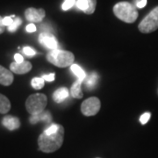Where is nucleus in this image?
<instances>
[{
    "instance_id": "7",
    "label": "nucleus",
    "mask_w": 158,
    "mask_h": 158,
    "mask_svg": "<svg viewBox=\"0 0 158 158\" xmlns=\"http://www.w3.org/2000/svg\"><path fill=\"white\" fill-rule=\"evenodd\" d=\"M39 41L41 45L46 48H48L50 50L56 49L58 47V42L56 37L49 32H42L40 34Z\"/></svg>"
},
{
    "instance_id": "6",
    "label": "nucleus",
    "mask_w": 158,
    "mask_h": 158,
    "mask_svg": "<svg viewBox=\"0 0 158 158\" xmlns=\"http://www.w3.org/2000/svg\"><path fill=\"white\" fill-rule=\"evenodd\" d=\"M100 106V100L96 97H91L82 103L81 111L85 116H93L98 113Z\"/></svg>"
},
{
    "instance_id": "21",
    "label": "nucleus",
    "mask_w": 158,
    "mask_h": 158,
    "mask_svg": "<svg viewBox=\"0 0 158 158\" xmlns=\"http://www.w3.org/2000/svg\"><path fill=\"white\" fill-rule=\"evenodd\" d=\"M76 3L77 0H64L62 5V9L63 11H68L76 5Z\"/></svg>"
},
{
    "instance_id": "24",
    "label": "nucleus",
    "mask_w": 158,
    "mask_h": 158,
    "mask_svg": "<svg viewBox=\"0 0 158 158\" xmlns=\"http://www.w3.org/2000/svg\"><path fill=\"white\" fill-rule=\"evenodd\" d=\"M149 118H150V113H143V114L141 116V118H140V121H141V124L144 125V124H146L148 121L149 120Z\"/></svg>"
},
{
    "instance_id": "3",
    "label": "nucleus",
    "mask_w": 158,
    "mask_h": 158,
    "mask_svg": "<svg viewBox=\"0 0 158 158\" xmlns=\"http://www.w3.org/2000/svg\"><path fill=\"white\" fill-rule=\"evenodd\" d=\"M113 12L118 19L126 23H133L138 18L135 6L128 2H119L113 7Z\"/></svg>"
},
{
    "instance_id": "12",
    "label": "nucleus",
    "mask_w": 158,
    "mask_h": 158,
    "mask_svg": "<svg viewBox=\"0 0 158 158\" xmlns=\"http://www.w3.org/2000/svg\"><path fill=\"white\" fill-rule=\"evenodd\" d=\"M31 124H36L39 121H44L46 123H50L52 121V114L48 111H43L41 113L31 115L29 118Z\"/></svg>"
},
{
    "instance_id": "4",
    "label": "nucleus",
    "mask_w": 158,
    "mask_h": 158,
    "mask_svg": "<svg viewBox=\"0 0 158 158\" xmlns=\"http://www.w3.org/2000/svg\"><path fill=\"white\" fill-rule=\"evenodd\" d=\"M48 104V98L42 93L32 94L26 101V108L31 115L37 114L44 111Z\"/></svg>"
},
{
    "instance_id": "9",
    "label": "nucleus",
    "mask_w": 158,
    "mask_h": 158,
    "mask_svg": "<svg viewBox=\"0 0 158 158\" xmlns=\"http://www.w3.org/2000/svg\"><path fill=\"white\" fill-rule=\"evenodd\" d=\"M76 6L86 14H92L97 6V0H77Z\"/></svg>"
},
{
    "instance_id": "30",
    "label": "nucleus",
    "mask_w": 158,
    "mask_h": 158,
    "mask_svg": "<svg viewBox=\"0 0 158 158\" xmlns=\"http://www.w3.org/2000/svg\"><path fill=\"white\" fill-rule=\"evenodd\" d=\"M5 29H6V26L3 23V18L0 16V34L5 32Z\"/></svg>"
},
{
    "instance_id": "13",
    "label": "nucleus",
    "mask_w": 158,
    "mask_h": 158,
    "mask_svg": "<svg viewBox=\"0 0 158 158\" xmlns=\"http://www.w3.org/2000/svg\"><path fill=\"white\" fill-rule=\"evenodd\" d=\"M13 75L11 70L0 65V85L9 86L13 82Z\"/></svg>"
},
{
    "instance_id": "15",
    "label": "nucleus",
    "mask_w": 158,
    "mask_h": 158,
    "mask_svg": "<svg viewBox=\"0 0 158 158\" xmlns=\"http://www.w3.org/2000/svg\"><path fill=\"white\" fill-rule=\"evenodd\" d=\"M81 85H82V82H80V81L77 80L71 86L70 94H71V96L73 97V98H83V92H82V89H81Z\"/></svg>"
},
{
    "instance_id": "26",
    "label": "nucleus",
    "mask_w": 158,
    "mask_h": 158,
    "mask_svg": "<svg viewBox=\"0 0 158 158\" xmlns=\"http://www.w3.org/2000/svg\"><path fill=\"white\" fill-rule=\"evenodd\" d=\"M55 77H56V75L54 73H51L48 74V75H44L42 78L46 80V81H48V82H52V81L55 80Z\"/></svg>"
},
{
    "instance_id": "2",
    "label": "nucleus",
    "mask_w": 158,
    "mask_h": 158,
    "mask_svg": "<svg viewBox=\"0 0 158 158\" xmlns=\"http://www.w3.org/2000/svg\"><path fill=\"white\" fill-rule=\"evenodd\" d=\"M47 59L52 64L56 65L59 68H66L73 64L75 56L69 51L61 50L56 48L50 50L48 53Z\"/></svg>"
},
{
    "instance_id": "29",
    "label": "nucleus",
    "mask_w": 158,
    "mask_h": 158,
    "mask_svg": "<svg viewBox=\"0 0 158 158\" xmlns=\"http://www.w3.org/2000/svg\"><path fill=\"white\" fill-rule=\"evenodd\" d=\"M14 60H15V62H24V58L21 55H19V54H16L15 56H14Z\"/></svg>"
},
{
    "instance_id": "16",
    "label": "nucleus",
    "mask_w": 158,
    "mask_h": 158,
    "mask_svg": "<svg viewBox=\"0 0 158 158\" xmlns=\"http://www.w3.org/2000/svg\"><path fill=\"white\" fill-rule=\"evenodd\" d=\"M11 109V102L6 96L0 94V113H8Z\"/></svg>"
},
{
    "instance_id": "20",
    "label": "nucleus",
    "mask_w": 158,
    "mask_h": 158,
    "mask_svg": "<svg viewBox=\"0 0 158 158\" xmlns=\"http://www.w3.org/2000/svg\"><path fill=\"white\" fill-rule=\"evenodd\" d=\"M21 24H22L21 19H20V18H15V19H13V22L11 23V26H9V27H7V29H8L9 32L14 33V32L19 27V26H20Z\"/></svg>"
},
{
    "instance_id": "19",
    "label": "nucleus",
    "mask_w": 158,
    "mask_h": 158,
    "mask_svg": "<svg viewBox=\"0 0 158 158\" xmlns=\"http://www.w3.org/2000/svg\"><path fill=\"white\" fill-rule=\"evenodd\" d=\"M44 81L45 80L42 77H34V78L32 79L31 85L35 90H40L44 86Z\"/></svg>"
},
{
    "instance_id": "11",
    "label": "nucleus",
    "mask_w": 158,
    "mask_h": 158,
    "mask_svg": "<svg viewBox=\"0 0 158 158\" xmlns=\"http://www.w3.org/2000/svg\"><path fill=\"white\" fill-rule=\"evenodd\" d=\"M2 124L8 130L13 131V130L19 128L20 121H19V119L17 117L11 116V115H6V117L3 118V120H2Z\"/></svg>"
},
{
    "instance_id": "25",
    "label": "nucleus",
    "mask_w": 158,
    "mask_h": 158,
    "mask_svg": "<svg viewBox=\"0 0 158 158\" xmlns=\"http://www.w3.org/2000/svg\"><path fill=\"white\" fill-rule=\"evenodd\" d=\"M12 22H13V18H11V16H7V17L3 18V23L7 27L9 26H11Z\"/></svg>"
},
{
    "instance_id": "10",
    "label": "nucleus",
    "mask_w": 158,
    "mask_h": 158,
    "mask_svg": "<svg viewBox=\"0 0 158 158\" xmlns=\"http://www.w3.org/2000/svg\"><path fill=\"white\" fill-rule=\"evenodd\" d=\"M10 69L13 73L22 75V74L27 73L32 69V64L27 61H24L22 62H11L10 65Z\"/></svg>"
},
{
    "instance_id": "14",
    "label": "nucleus",
    "mask_w": 158,
    "mask_h": 158,
    "mask_svg": "<svg viewBox=\"0 0 158 158\" xmlns=\"http://www.w3.org/2000/svg\"><path fill=\"white\" fill-rule=\"evenodd\" d=\"M69 95V90L65 87H62V88H59L57 89L54 94H53V99L56 103H62L63 102Z\"/></svg>"
},
{
    "instance_id": "27",
    "label": "nucleus",
    "mask_w": 158,
    "mask_h": 158,
    "mask_svg": "<svg viewBox=\"0 0 158 158\" xmlns=\"http://www.w3.org/2000/svg\"><path fill=\"white\" fill-rule=\"evenodd\" d=\"M26 30H27V32H28V33H34V32L36 31V27H35V25H34V24H33V23H30L29 25L27 26Z\"/></svg>"
},
{
    "instance_id": "18",
    "label": "nucleus",
    "mask_w": 158,
    "mask_h": 158,
    "mask_svg": "<svg viewBox=\"0 0 158 158\" xmlns=\"http://www.w3.org/2000/svg\"><path fill=\"white\" fill-rule=\"evenodd\" d=\"M98 76L96 72H92L89 76V77L87 78L86 81V87L88 89H92L94 88V86L97 85V82H98Z\"/></svg>"
},
{
    "instance_id": "28",
    "label": "nucleus",
    "mask_w": 158,
    "mask_h": 158,
    "mask_svg": "<svg viewBox=\"0 0 158 158\" xmlns=\"http://www.w3.org/2000/svg\"><path fill=\"white\" fill-rule=\"evenodd\" d=\"M146 5H147V0H139L136 3V6L138 8H143V7H145Z\"/></svg>"
},
{
    "instance_id": "5",
    "label": "nucleus",
    "mask_w": 158,
    "mask_h": 158,
    "mask_svg": "<svg viewBox=\"0 0 158 158\" xmlns=\"http://www.w3.org/2000/svg\"><path fill=\"white\" fill-rule=\"evenodd\" d=\"M158 29V6L153 9L139 25V30L143 34H149Z\"/></svg>"
},
{
    "instance_id": "22",
    "label": "nucleus",
    "mask_w": 158,
    "mask_h": 158,
    "mask_svg": "<svg viewBox=\"0 0 158 158\" xmlns=\"http://www.w3.org/2000/svg\"><path fill=\"white\" fill-rule=\"evenodd\" d=\"M59 127H60V125L52 124L50 127H48V128H47L43 133H45L46 135H52V134H54V133H56V132L58 131V129H59Z\"/></svg>"
},
{
    "instance_id": "23",
    "label": "nucleus",
    "mask_w": 158,
    "mask_h": 158,
    "mask_svg": "<svg viewBox=\"0 0 158 158\" xmlns=\"http://www.w3.org/2000/svg\"><path fill=\"white\" fill-rule=\"evenodd\" d=\"M23 53L26 55V56H27L28 57H33L34 56H35V54H36V52L35 50H34L32 48H30V47H25L24 48H23Z\"/></svg>"
},
{
    "instance_id": "1",
    "label": "nucleus",
    "mask_w": 158,
    "mask_h": 158,
    "mask_svg": "<svg viewBox=\"0 0 158 158\" xmlns=\"http://www.w3.org/2000/svg\"><path fill=\"white\" fill-rule=\"evenodd\" d=\"M64 128L60 125L57 132L52 135H46L42 133L38 138L40 150L45 153H52L58 150L63 143Z\"/></svg>"
},
{
    "instance_id": "17",
    "label": "nucleus",
    "mask_w": 158,
    "mask_h": 158,
    "mask_svg": "<svg viewBox=\"0 0 158 158\" xmlns=\"http://www.w3.org/2000/svg\"><path fill=\"white\" fill-rule=\"evenodd\" d=\"M70 69L71 71L73 72L77 77V80L80 81V82H84V80L86 77V75H85V72L84 71V69L81 68L79 65L77 64H72L70 66Z\"/></svg>"
},
{
    "instance_id": "8",
    "label": "nucleus",
    "mask_w": 158,
    "mask_h": 158,
    "mask_svg": "<svg viewBox=\"0 0 158 158\" xmlns=\"http://www.w3.org/2000/svg\"><path fill=\"white\" fill-rule=\"evenodd\" d=\"M46 12L43 9H35L33 7L27 8L25 11L26 19L32 23L40 22L45 18Z\"/></svg>"
}]
</instances>
